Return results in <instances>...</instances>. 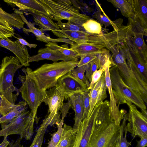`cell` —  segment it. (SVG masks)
<instances>
[{
	"instance_id": "ffe728a7",
	"label": "cell",
	"mask_w": 147,
	"mask_h": 147,
	"mask_svg": "<svg viewBox=\"0 0 147 147\" xmlns=\"http://www.w3.org/2000/svg\"><path fill=\"white\" fill-rule=\"evenodd\" d=\"M3 1L12 7H17L19 10L23 13H25L29 11H35L50 18L46 10L37 0H4Z\"/></svg>"
},
{
	"instance_id": "d6a6232c",
	"label": "cell",
	"mask_w": 147,
	"mask_h": 147,
	"mask_svg": "<svg viewBox=\"0 0 147 147\" xmlns=\"http://www.w3.org/2000/svg\"><path fill=\"white\" fill-rule=\"evenodd\" d=\"M87 65H84L76 68H74L70 71L71 75L78 80L84 84L88 89L90 86V83L84 75Z\"/></svg>"
},
{
	"instance_id": "6da1fadb",
	"label": "cell",
	"mask_w": 147,
	"mask_h": 147,
	"mask_svg": "<svg viewBox=\"0 0 147 147\" xmlns=\"http://www.w3.org/2000/svg\"><path fill=\"white\" fill-rule=\"evenodd\" d=\"M79 61L74 60L45 63L34 71L29 67L23 69L34 80L40 89L45 91L56 86L58 79L77 67Z\"/></svg>"
},
{
	"instance_id": "44dd1931",
	"label": "cell",
	"mask_w": 147,
	"mask_h": 147,
	"mask_svg": "<svg viewBox=\"0 0 147 147\" xmlns=\"http://www.w3.org/2000/svg\"><path fill=\"white\" fill-rule=\"evenodd\" d=\"M25 13L31 15L33 18L34 25L39 26L40 30L45 31H57L60 30L56 23L49 17L35 11H29Z\"/></svg>"
},
{
	"instance_id": "d4e9b609",
	"label": "cell",
	"mask_w": 147,
	"mask_h": 147,
	"mask_svg": "<svg viewBox=\"0 0 147 147\" xmlns=\"http://www.w3.org/2000/svg\"><path fill=\"white\" fill-rule=\"evenodd\" d=\"M0 18L7 22L12 27L19 29L24 28L25 23L19 13L18 9H15L13 13H9L4 11L0 6Z\"/></svg>"
},
{
	"instance_id": "30bf717a",
	"label": "cell",
	"mask_w": 147,
	"mask_h": 147,
	"mask_svg": "<svg viewBox=\"0 0 147 147\" xmlns=\"http://www.w3.org/2000/svg\"><path fill=\"white\" fill-rule=\"evenodd\" d=\"M125 104L129 108L127 121H128L125 128L131 134L133 138L138 136L140 138L147 137V119L137 109L136 106L127 101Z\"/></svg>"
},
{
	"instance_id": "2e32d148",
	"label": "cell",
	"mask_w": 147,
	"mask_h": 147,
	"mask_svg": "<svg viewBox=\"0 0 147 147\" xmlns=\"http://www.w3.org/2000/svg\"><path fill=\"white\" fill-rule=\"evenodd\" d=\"M107 90L104 72L99 80L93 85L90 90L89 92L90 108L87 116L90 115L96 104L102 103L107 98Z\"/></svg>"
},
{
	"instance_id": "7dc6e473",
	"label": "cell",
	"mask_w": 147,
	"mask_h": 147,
	"mask_svg": "<svg viewBox=\"0 0 147 147\" xmlns=\"http://www.w3.org/2000/svg\"><path fill=\"white\" fill-rule=\"evenodd\" d=\"M3 136V134L2 129L0 130V137L1 136Z\"/></svg>"
},
{
	"instance_id": "4dcf8cb0",
	"label": "cell",
	"mask_w": 147,
	"mask_h": 147,
	"mask_svg": "<svg viewBox=\"0 0 147 147\" xmlns=\"http://www.w3.org/2000/svg\"><path fill=\"white\" fill-rule=\"evenodd\" d=\"M127 113L125 114L120 125V131L119 135L116 142L115 147H129L131 145V142L127 139V131L125 128L127 119Z\"/></svg>"
},
{
	"instance_id": "ac0fdd59",
	"label": "cell",
	"mask_w": 147,
	"mask_h": 147,
	"mask_svg": "<svg viewBox=\"0 0 147 147\" xmlns=\"http://www.w3.org/2000/svg\"><path fill=\"white\" fill-rule=\"evenodd\" d=\"M19 13L21 16L22 19L25 23H26L29 28L27 29L24 28L22 29L23 32L26 34L28 35L29 33L31 32L35 36L36 40L48 43L49 42L57 43L58 42H63L71 45L74 43L68 39L65 38H51L45 35L43 32L40 29L36 28L34 26V24L30 22H28L23 14V13L19 11Z\"/></svg>"
},
{
	"instance_id": "c3c4849f",
	"label": "cell",
	"mask_w": 147,
	"mask_h": 147,
	"mask_svg": "<svg viewBox=\"0 0 147 147\" xmlns=\"http://www.w3.org/2000/svg\"><path fill=\"white\" fill-rule=\"evenodd\" d=\"M1 115H0V117H1Z\"/></svg>"
},
{
	"instance_id": "f6af8a7d",
	"label": "cell",
	"mask_w": 147,
	"mask_h": 147,
	"mask_svg": "<svg viewBox=\"0 0 147 147\" xmlns=\"http://www.w3.org/2000/svg\"><path fill=\"white\" fill-rule=\"evenodd\" d=\"M22 139L20 137L16 141L13 140L9 143L8 147H24L21 143Z\"/></svg>"
},
{
	"instance_id": "7402d4cb",
	"label": "cell",
	"mask_w": 147,
	"mask_h": 147,
	"mask_svg": "<svg viewBox=\"0 0 147 147\" xmlns=\"http://www.w3.org/2000/svg\"><path fill=\"white\" fill-rule=\"evenodd\" d=\"M71 103V108L75 112L74 123L72 129L77 131L81 124L84 113L83 97L80 93L70 95L69 98Z\"/></svg>"
},
{
	"instance_id": "e0dca14e",
	"label": "cell",
	"mask_w": 147,
	"mask_h": 147,
	"mask_svg": "<svg viewBox=\"0 0 147 147\" xmlns=\"http://www.w3.org/2000/svg\"><path fill=\"white\" fill-rule=\"evenodd\" d=\"M0 46L7 49L14 54L23 66H29L28 62L30 56L28 50L26 46L21 45L17 40L12 41L9 38H0Z\"/></svg>"
},
{
	"instance_id": "d590c367",
	"label": "cell",
	"mask_w": 147,
	"mask_h": 147,
	"mask_svg": "<svg viewBox=\"0 0 147 147\" xmlns=\"http://www.w3.org/2000/svg\"><path fill=\"white\" fill-rule=\"evenodd\" d=\"M56 23L59 29L62 30L86 31L82 26L70 22L63 23L61 21H59Z\"/></svg>"
},
{
	"instance_id": "cb8c5ba5",
	"label": "cell",
	"mask_w": 147,
	"mask_h": 147,
	"mask_svg": "<svg viewBox=\"0 0 147 147\" xmlns=\"http://www.w3.org/2000/svg\"><path fill=\"white\" fill-rule=\"evenodd\" d=\"M52 32L59 38L68 39L77 44L88 42L89 33L86 31H72L60 30Z\"/></svg>"
},
{
	"instance_id": "f546056e",
	"label": "cell",
	"mask_w": 147,
	"mask_h": 147,
	"mask_svg": "<svg viewBox=\"0 0 147 147\" xmlns=\"http://www.w3.org/2000/svg\"><path fill=\"white\" fill-rule=\"evenodd\" d=\"M46 47H48L53 49L57 50L66 56L78 60L80 58L78 53L74 50L69 48L68 45L66 43L59 46L57 43L49 42L45 45Z\"/></svg>"
},
{
	"instance_id": "bcb514c9",
	"label": "cell",
	"mask_w": 147,
	"mask_h": 147,
	"mask_svg": "<svg viewBox=\"0 0 147 147\" xmlns=\"http://www.w3.org/2000/svg\"><path fill=\"white\" fill-rule=\"evenodd\" d=\"M140 139L137 140L136 147H146L147 146V137L141 138Z\"/></svg>"
},
{
	"instance_id": "e575fe53",
	"label": "cell",
	"mask_w": 147,
	"mask_h": 147,
	"mask_svg": "<svg viewBox=\"0 0 147 147\" xmlns=\"http://www.w3.org/2000/svg\"><path fill=\"white\" fill-rule=\"evenodd\" d=\"M96 57L95 59L97 62L99 68L104 66L111 59L109 51L105 48H104L101 52L96 53Z\"/></svg>"
},
{
	"instance_id": "f35d334b",
	"label": "cell",
	"mask_w": 147,
	"mask_h": 147,
	"mask_svg": "<svg viewBox=\"0 0 147 147\" xmlns=\"http://www.w3.org/2000/svg\"><path fill=\"white\" fill-rule=\"evenodd\" d=\"M89 92H84L81 93L83 97L84 109L82 121L87 117L90 109Z\"/></svg>"
},
{
	"instance_id": "8992f818",
	"label": "cell",
	"mask_w": 147,
	"mask_h": 147,
	"mask_svg": "<svg viewBox=\"0 0 147 147\" xmlns=\"http://www.w3.org/2000/svg\"><path fill=\"white\" fill-rule=\"evenodd\" d=\"M22 70L25 76L19 75L18 79L22 83L21 87L18 89L19 92L29 106L35 121L38 122L39 119L37 117V112L38 107L43 102L45 91H41L34 80L23 68Z\"/></svg>"
},
{
	"instance_id": "f1b7e54d",
	"label": "cell",
	"mask_w": 147,
	"mask_h": 147,
	"mask_svg": "<svg viewBox=\"0 0 147 147\" xmlns=\"http://www.w3.org/2000/svg\"><path fill=\"white\" fill-rule=\"evenodd\" d=\"M70 48L76 52L80 58L82 56L87 54L100 52L104 48L86 42L80 44L74 43L71 45Z\"/></svg>"
},
{
	"instance_id": "ab89813d",
	"label": "cell",
	"mask_w": 147,
	"mask_h": 147,
	"mask_svg": "<svg viewBox=\"0 0 147 147\" xmlns=\"http://www.w3.org/2000/svg\"><path fill=\"white\" fill-rule=\"evenodd\" d=\"M105 65L104 66L101 67L98 69L96 70L93 73L91 81L90 83V86L88 89V90H90L93 85L100 78L102 74L105 72Z\"/></svg>"
},
{
	"instance_id": "9a60e30c",
	"label": "cell",
	"mask_w": 147,
	"mask_h": 147,
	"mask_svg": "<svg viewBox=\"0 0 147 147\" xmlns=\"http://www.w3.org/2000/svg\"><path fill=\"white\" fill-rule=\"evenodd\" d=\"M64 84L65 100H66L72 95L81 93L84 92L90 91L86 86L80 81L73 77L70 71L59 78L57 85Z\"/></svg>"
},
{
	"instance_id": "4316f807",
	"label": "cell",
	"mask_w": 147,
	"mask_h": 147,
	"mask_svg": "<svg viewBox=\"0 0 147 147\" xmlns=\"http://www.w3.org/2000/svg\"><path fill=\"white\" fill-rule=\"evenodd\" d=\"M77 131L71 126L63 124L62 134L56 147H73L75 145Z\"/></svg>"
},
{
	"instance_id": "681fc988",
	"label": "cell",
	"mask_w": 147,
	"mask_h": 147,
	"mask_svg": "<svg viewBox=\"0 0 147 147\" xmlns=\"http://www.w3.org/2000/svg\"><path fill=\"white\" fill-rule=\"evenodd\" d=\"M73 147H75V146H73Z\"/></svg>"
},
{
	"instance_id": "8fae6325",
	"label": "cell",
	"mask_w": 147,
	"mask_h": 147,
	"mask_svg": "<svg viewBox=\"0 0 147 147\" xmlns=\"http://www.w3.org/2000/svg\"><path fill=\"white\" fill-rule=\"evenodd\" d=\"M102 103L96 104L90 115L82 121L77 131L75 147H87L98 111Z\"/></svg>"
},
{
	"instance_id": "1f68e13d",
	"label": "cell",
	"mask_w": 147,
	"mask_h": 147,
	"mask_svg": "<svg viewBox=\"0 0 147 147\" xmlns=\"http://www.w3.org/2000/svg\"><path fill=\"white\" fill-rule=\"evenodd\" d=\"M86 32L91 34H99L102 33V26L100 24L93 19H90L83 25Z\"/></svg>"
},
{
	"instance_id": "52a82bcc",
	"label": "cell",
	"mask_w": 147,
	"mask_h": 147,
	"mask_svg": "<svg viewBox=\"0 0 147 147\" xmlns=\"http://www.w3.org/2000/svg\"><path fill=\"white\" fill-rule=\"evenodd\" d=\"M35 121L32 111L26 110L13 119L7 124H1L3 137L17 134L22 139L30 140L33 134Z\"/></svg>"
},
{
	"instance_id": "ba28073f",
	"label": "cell",
	"mask_w": 147,
	"mask_h": 147,
	"mask_svg": "<svg viewBox=\"0 0 147 147\" xmlns=\"http://www.w3.org/2000/svg\"><path fill=\"white\" fill-rule=\"evenodd\" d=\"M133 34L131 26L128 24L121 26L117 30L106 34H89L87 42L108 50L123 42H132Z\"/></svg>"
},
{
	"instance_id": "74e56055",
	"label": "cell",
	"mask_w": 147,
	"mask_h": 147,
	"mask_svg": "<svg viewBox=\"0 0 147 147\" xmlns=\"http://www.w3.org/2000/svg\"><path fill=\"white\" fill-rule=\"evenodd\" d=\"M86 65V74L85 76L90 83L93 73L96 70L98 69L99 68L97 62L95 59L88 63Z\"/></svg>"
},
{
	"instance_id": "836d02e7",
	"label": "cell",
	"mask_w": 147,
	"mask_h": 147,
	"mask_svg": "<svg viewBox=\"0 0 147 147\" xmlns=\"http://www.w3.org/2000/svg\"><path fill=\"white\" fill-rule=\"evenodd\" d=\"M64 121H61L57 125V132L52 134L51 140L48 143L47 147H56L60 140L62 134Z\"/></svg>"
},
{
	"instance_id": "603a6c76",
	"label": "cell",
	"mask_w": 147,
	"mask_h": 147,
	"mask_svg": "<svg viewBox=\"0 0 147 147\" xmlns=\"http://www.w3.org/2000/svg\"><path fill=\"white\" fill-rule=\"evenodd\" d=\"M95 1L96 10L94 12L93 16L97 20L101 26L104 25L105 28L110 26H112L114 30H117L122 26L123 22L122 19L119 18L113 21L111 20L104 12L98 1L96 0Z\"/></svg>"
},
{
	"instance_id": "5bb4252c",
	"label": "cell",
	"mask_w": 147,
	"mask_h": 147,
	"mask_svg": "<svg viewBox=\"0 0 147 147\" xmlns=\"http://www.w3.org/2000/svg\"><path fill=\"white\" fill-rule=\"evenodd\" d=\"M111 61L109 60L105 64V79L107 89L110 97V115L111 119L116 124H120L124 115L127 113L124 109H119V107L116 103L114 95L112 91L111 83L110 78L109 68Z\"/></svg>"
},
{
	"instance_id": "d6986e66",
	"label": "cell",
	"mask_w": 147,
	"mask_h": 147,
	"mask_svg": "<svg viewBox=\"0 0 147 147\" xmlns=\"http://www.w3.org/2000/svg\"><path fill=\"white\" fill-rule=\"evenodd\" d=\"M49 60L53 62H57L59 60L68 61L75 60L65 56L57 50L53 49L48 47L41 48L38 50L37 54L30 56L28 62H38L42 60Z\"/></svg>"
},
{
	"instance_id": "9c48e42d",
	"label": "cell",
	"mask_w": 147,
	"mask_h": 147,
	"mask_svg": "<svg viewBox=\"0 0 147 147\" xmlns=\"http://www.w3.org/2000/svg\"><path fill=\"white\" fill-rule=\"evenodd\" d=\"M64 84L57 85L45 91L43 102L48 106L47 115L45 119L50 122L52 125L59 123L61 113L59 111L62 108L65 100Z\"/></svg>"
},
{
	"instance_id": "7bdbcfd3",
	"label": "cell",
	"mask_w": 147,
	"mask_h": 147,
	"mask_svg": "<svg viewBox=\"0 0 147 147\" xmlns=\"http://www.w3.org/2000/svg\"><path fill=\"white\" fill-rule=\"evenodd\" d=\"M0 28L12 34H15L14 30L6 22L0 18Z\"/></svg>"
},
{
	"instance_id": "484cf974",
	"label": "cell",
	"mask_w": 147,
	"mask_h": 147,
	"mask_svg": "<svg viewBox=\"0 0 147 147\" xmlns=\"http://www.w3.org/2000/svg\"><path fill=\"white\" fill-rule=\"evenodd\" d=\"M135 13L134 18L139 20L144 29L147 31V0H132Z\"/></svg>"
},
{
	"instance_id": "83f0119b",
	"label": "cell",
	"mask_w": 147,
	"mask_h": 147,
	"mask_svg": "<svg viewBox=\"0 0 147 147\" xmlns=\"http://www.w3.org/2000/svg\"><path fill=\"white\" fill-rule=\"evenodd\" d=\"M113 6L119 9L121 14L124 17L134 18L135 13L132 0H109Z\"/></svg>"
},
{
	"instance_id": "5b68a950",
	"label": "cell",
	"mask_w": 147,
	"mask_h": 147,
	"mask_svg": "<svg viewBox=\"0 0 147 147\" xmlns=\"http://www.w3.org/2000/svg\"><path fill=\"white\" fill-rule=\"evenodd\" d=\"M23 66L16 57L6 56L2 60L0 69V95L9 102L15 104L19 92L13 84L14 74Z\"/></svg>"
},
{
	"instance_id": "7c38bea8",
	"label": "cell",
	"mask_w": 147,
	"mask_h": 147,
	"mask_svg": "<svg viewBox=\"0 0 147 147\" xmlns=\"http://www.w3.org/2000/svg\"><path fill=\"white\" fill-rule=\"evenodd\" d=\"M127 63L131 71L139 78L147 83V63L132 47V44L125 42Z\"/></svg>"
},
{
	"instance_id": "4fadbf2b",
	"label": "cell",
	"mask_w": 147,
	"mask_h": 147,
	"mask_svg": "<svg viewBox=\"0 0 147 147\" xmlns=\"http://www.w3.org/2000/svg\"><path fill=\"white\" fill-rule=\"evenodd\" d=\"M127 24L131 26L133 34L132 47L147 63V46L144 38V36H147V31L144 29L137 18H128Z\"/></svg>"
},
{
	"instance_id": "277c9868",
	"label": "cell",
	"mask_w": 147,
	"mask_h": 147,
	"mask_svg": "<svg viewBox=\"0 0 147 147\" xmlns=\"http://www.w3.org/2000/svg\"><path fill=\"white\" fill-rule=\"evenodd\" d=\"M109 72L112 91L117 105L119 107L121 104H124L125 101H127L140 108L142 113L147 117L146 106L142 97L125 83L117 66L112 63Z\"/></svg>"
},
{
	"instance_id": "3957f363",
	"label": "cell",
	"mask_w": 147,
	"mask_h": 147,
	"mask_svg": "<svg viewBox=\"0 0 147 147\" xmlns=\"http://www.w3.org/2000/svg\"><path fill=\"white\" fill-rule=\"evenodd\" d=\"M110 116L96 117L87 147H115L120 131Z\"/></svg>"
},
{
	"instance_id": "8d00e7d4",
	"label": "cell",
	"mask_w": 147,
	"mask_h": 147,
	"mask_svg": "<svg viewBox=\"0 0 147 147\" xmlns=\"http://www.w3.org/2000/svg\"><path fill=\"white\" fill-rule=\"evenodd\" d=\"M47 128L40 126L34 139L29 147H41L43 140Z\"/></svg>"
},
{
	"instance_id": "ee69618b",
	"label": "cell",
	"mask_w": 147,
	"mask_h": 147,
	"mask_svg": "<svg viewBox=\"0 0 147 147\" xmlns=\"http://www.w3.org/2000/svg\"><path fill=\"white\" fill-rule=\"evenodd\" d=\"M16 38L17 39V40L22 45L24 46H27L30 48H35L37 46V45L34 44H30L27 42L25 40L21 38L17 37L14 35L13 36Z\"/></svg>"
},
{
	"instance_id": "7a4b0ae2",
	"label": "cell",
	"mask_w": 147,
	"mask_h": 147,
	"mask_svg": "<svg viewBox=\"0 0 147 147\" xmlns=\"http://www.w3.org/2000/svg\"><path fill=\"white\" fill-rule=\"evenodd\" d=\"M49 15L57 22L65 20L82 25L90 18L80 13L79 8L69 0H37Z\"/></svg>"
},
{
	"instance_id": "60d3db41",
	"label": "cell",
	"mask_w": 147,
	"mask_h": 147,
	"mask_svg": "<svg viewBox=\"0 0 147 147\" xmlns=\"http://www.w3.org/2000/svg\"><path fill=\"white\" fill-rule=\"evenodd\" d=\"M96 53H93L87 54L82 56L80 60L77 65L78 67L87 65L96 57Z\"/></svg>"
},
{
	"instance_id": "b9f144b4",
	"label": "cell",
	"mask_w": 147,
	"mask_h": 147,
	"mask_svg": "<svg viewBox=\"0 0 147 147\" xmlns=\"http://www.w3.org/2000/svg\"><path fill=\"white\" fill-rule=\"evenodd\" d=\"M67 99V102L66 103L63 102V106L62 108L59 110L61 114V121H64V118L66 117L67 114L68 112L69 109L71 108V101L69 98Z\"/></svg>"
}]
</instances>
